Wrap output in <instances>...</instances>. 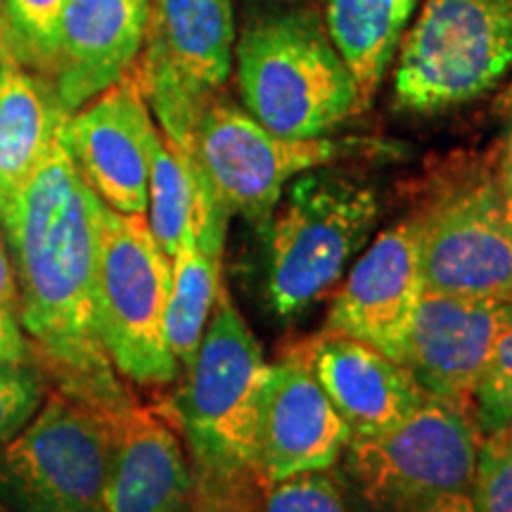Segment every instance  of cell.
Listing matches in <instances>:
<instances>
[{
	"label": "cell",
	"instance_id": "ac0fdd59",
	"mask_svg": "<svg viewBox=\"0 0 512 512\" xmlns=\"http://www.w3.org/2000/svg\"><path fill=\"white\" fill-rule=\"evenodd\" d=\"M190 484L183 444L152 408L128 406L114 422L105 512H171Z\"/></svg>",
	"mask_w": 512,
	"mask_h": 512
},
{
	"label": "cell",
	"instance_id": "f1b7e54d",
	"mask_svg": "<svg viewBox=\"0 0 512 512\" xmlns=\"http://www.w3.org/2000/svg\"><path fill=\"white\" fill-rule=\"evenodd\" d=\"M29 358V344L15 311L0 309V361L24 363Z\"/></svg>",
	"mask_w": 512,
	"mask_h": 512
},
{
	"label": "cell",
	"instance_id": "1f68e13d",
	"mask_svg": "<svg viewBox=\"0 0 512 512\" xmlns=\"http://www.w3.org/2000/svg\"><path fill=\"white\" fill-rule=\"evenodd\" d=\"M425 512H477L475 503H472L470 494H451L439 498L437 503H432Z\"/></svg>",
	"mask_w": 512,
	"mask_h": 512
},
{
	"label": "cell",
	"instance_id": "52a82bcc",
	"mask_svg": "<svg viewBox=\"0 0 512 512\" xmlns=\"http://www.w3.org/2000/svg\"><path fill=\"white\" fill-rule=\"evenodd\" d=\"M479 446L472 408L427 399L394 430L351 439L347 475L375 508L425 512L439 498L470 494Z\"/></svg>",
	"mask_w": 512,
	"mask_h": 512
},
{
	"label": "cell",
	"instance_id": "2e32d148",
	"mask_svg": "<svg viewBox=\"0 0 512 512\" xmlns=\"http://www.w3.org/2000/svg\"><path fill=\"white\" fill-rule=\"evenodd\" d=\"M302 349L351 439L394 430L430 399L411 370L361 339L323 330Z\"/></svg>",
	"mask_w": 512,
	"mask_h": 512
},
{
	"label": "cell",
	"instance_id": "44dd1931",
	"mask_svg": "<svg viewBox=\"0 0 512 512\" xmlns=\"http://www.w3.org/2000/svg\"><path fill=\"white\" fill-rule=\"evenodd\" d=\"M422 0H325V29L370 105Z\"/></svg>",
	"mask_w": 512,
	"mask_h": 512
},
{
	"label": "cell",
	"instance_id": "7c38bea8",
	"mask_svg": "<svg viewBox=\"0 0 512 512\" xmlns=\"http://www.w3.org/2000/svg\"><path fill=\"white\" fill-rule=\"evenodd\" d=\"M157 126L136 76L83 105L64 124L69 157L95 195L121 214H145Z\"/></svg>",
	"mask_w": 512,
	"mask_h": 512
},
{
	"label": "cell",
	"instance_id": "d6a6232c",
	"mask_svg": "<svg viewBox=\"0 0 512 512\" xmlns=\"http://www.w3.org/2000/svg\"><path fill=\"white\" fill-rule=\"evenodd\" d=\"M494 107H496V112H501V114H512V79L508 81V86L498 93Z\"/></svg>",
	"mask_w": 512,
	"mask_h": 512
},
{
	"label": "cell",
	"instance_id": "484cf974",
	"mask_svg": "<svg viewBox=\"0 0 512 512\" xmlns=\"http://www.w3.org/2000/svg\"><path fill=\"white\" fill-rule=\"evenodd\" d=\"M261 512H349L342 489L328 470L266 484Z\"/></svg>",
	"mask_w": 512,
	"mask_h": 512
},
{
	"label": "cell",
	"instance_id": "4dcf8cb0",
	"mask_svg": "<svg viewBox=\"0 0 512 512\" xmlns=\"http://www.w3.org/2000/svg\"><path fill=\"white\" fill-rule=\"evenodd\" d=\"M498 192H501V202L505 209V216L512 223V128L505 140V150L501 159V176H498Z\"/></svg>",
	"mask_w": 512,
	"mask_h": 512
},
{
	"label": "cell",
	"instance_id": "4316f807",
	"mask_svg": "<svg viewBox=\"0 0 512 512\" xmlns=\"http://www.w3.org/2000/svg\"><path fill=\"white\" fill-rule=\"evenodd\" d=\"M41 370L24 363L0 361V446H5L34 418L43 401Z\"/></svg>",
	"mask_w": 512,
	"mask_h": 512
},
{
	"label": "cell",
	"instance_id": "30bf717a",
	"mask_svg": "<svg viewBox=\"0 0 512 512\" xmlns=\"http://www.w3.org/2000/svg\"><path fill=\"white\" fill-rule=\"evenodd\" d=\"M368 143L335 138H285L245 107L214 98L192 133L190 152L230 214L266 226L287 185L306 171L363 155Z\"/></svg>",
	"mask_w": 512,
	"mask_h": 512
},
{
	"label": "cell",
	"instance_id": "8992f818",
	"mask_svg": "<svg viewBox=\"0 0 512 512\" xmlns=\"http://www.w3.org/2000/svg\"><path fill=\"white\" fill-rule=\"evenodd\" d=\"M171 259L145 214L102 204L95 259V311L114 370L138 384H169L178 363L166 344Z\"/></svg>",
	"mask_w": 512,
	"mask_h": 512
},
{
	"label": "cell",
	"instance_id": "9a60e30c",
	"mask_svg": "<svg viewBox=\"0 0 512 512\" xmlns=\"http://www.w3.org/2000/svg\"><path fill=\"white\" fill-rule=\"evenodd\" d=\"M425 294L415 216L394 223L351 268L332 299L325 330L349 335L401 363L408 328Z\"/></svg>",
	"mask_w": 512,
	"mask_h": 512
},
{
	"label": "cell",
	"instance_id": "ba28073f",
	"mask_svg": "<svg viewBox=\"0 0 512 512\" xmlns=\"http://www.w3.org/2000/svg\"><path fill=\"white\" fill-rule=\"evenodd\" d=\"M57 389L0 451V482L22 512H105L114 422Z\"/></svg>",
	"mask_w": 512,
	"mask_h": 512
},
{
	"label": "cell",
	"instance_id": "277c9868",
	"mask_svg": "<svg viewBox=\"0 0 512 512\" xmlns=\"http://www.w3.org/2000/svg\"><path fill=\"white\" fill-rule=\"evenodd\" d=\"M185 370L188 380L174 411L190 444L192 467L226 482L256 477L268 363L259 339L223 290Z\"/></svg>",
	"mask_w": 512,
	"mask_h": 512
},
{
	"label": "cell",
	"instance_id": "5b68a950",
	"mask_svg": "<svg viewBox=\"0 0 512 512\" xmlns=\"http://www.w3.org/2000/svg\"><path fill=\"white\" fill-rule=\"evenodd\" d=\"M394 64V105L441 114L470 105L512 72V0H422Z\"/></svg>",
	"mask_w": 512,
	"mask_h": 512
},
{
	"label": "cell",
	"instance_id": "d4e9b609",
	"mask_svg": "<svg viewBox=\"0 0 512 512\" xmlns=\"http://www.w3.org/2000/svg\"><path fill=\"white\" fill-rule=\"evenodd\" d=\"M470 496L477 512H512V425L482 437Z\"/></svg>",
	"mask_w": 512,
	"mask_h": 512
},
{
	"label": "cell",
	"instance_id": "8fae6325",
	"mask_svg": "<svg viewBox=\"0 0 512 512\" xmlns=\"http://www.w3.org/2000/svg\"><path fill=\"white\" fill-rule=\"evenodd\" d=\"M413 216L425 292L512 299V223L496 183H463Z\"/></svg>",
	"mask_w": 512,
	"mask_h": 512
},
{
	"label": "cell",
	"instance_id": "7a4b0ae2",
	"mask_svg": "<svg viewBox=\"0 0 512 512\" xmlns=\"http://www.w3.org/2000/svg\"><path fill=\"white\" fill-rule=\"evenodd\" d=\"M235 62L242 107L278 136L323 138L363 110L354 76L309 5L273 3L247 15Z\"/></svg>",
	"mask_w": 512,
	"mask_h": 512
},
{
	"label": "cell",
	"instance_id": "603a6c76",
	"mask_svg": "<svg viewBox=\"0 0 512 512\" xmlns=\"http://www.w3.org/2000/svg\"><path fill=\"white\" fill-rule=\"evenodd\" d=\"M67 0H0V41L10 55L31 69L53 74L60 24Z\"/></svg>",
	"mask_w": 512,
	"mask_h": 512
},
{
	"label": "cell",
	"instance_id": "9c48e42d",
	"mask_svg": "<svg viewBox=\"0 0 512 512\" xmlns=\"http://www.w3.org/2000/svg\"><path fill=\"white\" fill-rule=\"evenodd\" d=\"M235 53L233 0H152L138 83L159 131L190 152L197 119L226 86Z\"/></svg>",
	"mask_w": 512,
	"mask_h": 512
},
{
	"label": "cell",
	"instance_id": "d6986e66",
	"mask_svg": "<svg viewBox=\"0 0 512 512\" xmlns=\"http://www.w3.org/2000/svg\"><path fill=\"white\" fill-rule=\"evenodd\" d=\"M147 211L152 235L169 259L195 238L202 252L221 264L230 211L195 155L171 145L159 128L152 143Z\"/></svg>",
	"mask_w": 512,
	"mask_h": 512
},
{
	"label": "cell",
	"instance_id": "f546056e",
	"mask_svg": "<svg viewBox=\"0 0 512 512\" xmlns=\"http://www.w3.org/2000/svg\"><path fill=\"white\" fill-rule=\"evenodd\" d=\"M0 309L15 311V313L19 309L17 273H15V264H12L8 240H5L3 233H0Z\"/></svg>",
	"mask_w": 512,
	"mask_h": 512
},
{
	"label": "cell",
	"instance_id": "cb8c5ba5",
	"mask_svg": "<svg viewBox=\"0 0 512 512\" xmlns=\"http://www.w3.org/2000/svg\"><path fill=\"white\" fill-rule=\"evenodd\" d=\"M472 415L482 437L512 425V323L496 339L479 375L472 394Z\"/></svg>",
	"mask_w": 512,
	"mask_h": 512
},
{
	"label": "cell",
	"instance_id": "5bb4252c",
	"mask_svg": "<svg viewBox=\"0 0 512 512\" xmlns=\"http://www.w3.org/2000/svg\"><path fill=\"white\" fill-rule=\"evenodd\" d=\"M349 441L347 425L318 384L302 347L268 366L256 456L261 484L330 470Z\"/></svg>",
	"mask_w": 512,
	"mask_h": 512
},
{
	"label": "cell",
	"instance_id": "6da1fadb",
	"mask_svg": "<svg viewBox=\"0 0 512 512\" xmlns=\"http://www.w3.org/2000/svg\"><path fill=\"white\" fill-rule=\"evenodd\" d=\"M102 204L60 136L27 185L0 209V226L17 273V318L38 370L60 392L121 415L136 401L107 356L95 311Z\"/></svg>",
	"mask_w": 512,
	"mask_h": 512
},
{
	"label": "cell",
	"instance_id": "e0dca14e",
	"mask_svg": "<svg viewBox=\"0 0 512 512\" xmlns=\"http://www.w3.org/2000/svg\"><path fill=\"white\" fill-rule=\"evenodd\" d=\"M150 8L152 0H67L50 81L69 117L131 72Z\"/></svg>",
	"mask_w": 512,
	"mask_h": 512
},
{
	"label": "cell",
	"instance_id": "4fadbf2b",
	"mask_svg": "<svg viewBox=\"0 0 512 512\" xmlns=\"http://www.w3.org/2000/svg\"><path fill=\"white\" fill-rule=\"evenodd\" d=\"M510 323L512 299L425 292L408 328L401 366L430 399L472 408L479 375Z\"/></svg>",
	"mask_w": 512,
	"mask_h": 512
},
{
	"label": "cell",
	"instance_id": "7402d4cb",
	"mask_svg": "<svg viewBox=\"0 0 512 512\" xmlns=\"http://www.w3.org/2000/svg\"><path fill=\"white\" fill-rule=\"evenodd\" d=\"M221 290V264L204 254L195 238L185 240L171 256L166 302V344L181 368H188L200 349Z\"/></svg>",
	"mask_w": 512,
	"mask_h": 512
},
{
	"label": "cell",
	"instance_id": "ffe728a7",
	"mask_svg": "<svg viewBox=\"0 0 512 512\" xmlns=\"http://www.w3.org/2000/svg\"><path fill=\"white\" fill-rule=\"evenodd\" d=\"M67 119L53 81L22 67L0 41V209L36 174Z\"/></svg>",
	"mask_w": 512,
	"mask_h": 512
},
{
	"label": "cell",
	"instance_id": "3957f363",
	"mask_svg": "<svg viewBox=\"0 0 512 512\" xmlns=\"http://www.w3.org/2000/svg\"><path fill=\"white\" fill-rule=\"evenodd\" d=\"M377 219V192L361 178L332 166L294 178L264 226V292L275 316L297 320L328 297Z\"/></svg>",
	"mask_w": 512,
	"mask_h": 512
},
{
	"label": "cell",
	"instance_id": "83f0119b",
	"mask_svg": "<svg viewBox=\"0 0 512 512\" xmlns=\"http://www.w3.org/2000/svg\"><path fill=\"white\" fill-rule=\"evenodd\" d=\"M249 479H214L190 467V484L171 512H254Z\"/></svg>",
	"mask_w": 512,
	"mask_h": 512
}]
</instances>
